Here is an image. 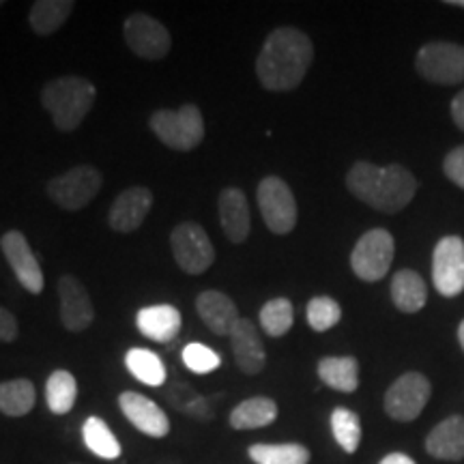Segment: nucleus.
<instances>
[{
	"label": "nucleus",
	"instance_id": "f257e3e1",
	"mask_svg": "<svg viewBox=\"0 0 464 464\" xmlns=\"http://www.w3.org/2000/svg\"><path fill=\"white\" fill-rule=\"evenodd\" d=\"M314 61V45L297 28L280 26L266 37L256 61L260 84L266 91H293Z\"/></svg>",
	"mask_w": 464,
	"mask_h": 464
},
{
	"label": "nucleus",
	"instance_id": "f03ea898",
	"mask_svg": "<svg viewBox=\"0 0 464 464\" xmlns=\"http://www.w3.org/2000/svg\"><path fill=\"white\" fill-rule=\"evenodd\" d=\"M346 188L376 211L396 213L413 200L417 181L400 164L374 166L370 161H357L346 174Z\"/></svg>",
	"mask_w": 464,
	"mask_h": 464
},
{
	"label": "nucleus",
	"instance_id": "7ed1b4c3",
	"mask_svg": "<svg viewBox=\"0 0 464 464\" xmlns=\"http://www.w3.org/2000/svg\"><path fill=\"white\" fill-rule=\"evenodd\" d=\"M97 91L86 78L80 75H65L56 78L44 86L42 103L48 110L56 130L73 131L91 112L95 103Z\"/></svg>",
	"mask_w": 464,
	"mask_h": 464
},
{
	"label": "nucleus",
	"instance_id": "20e7f679",
	"mask_svg": "<svg viewBox=\"0 0 464 464\" xmlns=\"http://www.w3.org/2000/svg\"><path fill=\"white\" fill-rule=\"evenodd\" d=\"M150 130L166 147L194 150L205 138V119L198 106L185 103L179 110H158L149 121Z\"/></svg>",
	"mask_w": 464,
	"mask_h": 464
},
{
	"label": "nucleus",
	"instance_id": "39448f33",
	"mask_svg": "<svg viewBox=\"0 0 464 464\" xmlns=\"http://www.w3.org/2000/svg\"><path fill=\"white\" fill-rule=\"evenodd\" d=\"M393 254H396V243L390 232L385 228L368 230L353 249L351 266L359 280L379 282L390 271Z\"/></svg>",
	"mask_w": 464,
	"mask_h": 464
},
{
	"label": "nucleus",
	"instance_id": "423d86ee",
	"mask_svg": "<svg viewBox=\"0 0 464 464\" xmlns=\"http://www.w3.org/2000/svg\"><path fill=\"white\" fill-rule=\"evenodd\" d=\"M103 174L95 166H75L48 183V196L65 211H80L102 189Z\"/></svg>",
	"mask_w": 464,
	"mask_h": 464
},
{
	"label": "nucleus",
	"instance_id": "0eeeda50",
	"mask_svg": "<svg viewBox=\"0 0 464 464\" xmlns=\"http://www.w3.org/2000/svg\"><path fill=\"white\" fill-rule=\"evenodd\" d=\"M170 246L177 265L185 274L200 276L216 263V247L207 230L194 222H183L172 230Z\"/></svg>",
	"mask_w": 464,
	"mask_h": 464
},
{
	"label": "nucleus",
	"instance_id": "6e6552de",
	"mask_svg": "<svg viewBox=\"0 0 464 464\" xmlns=\"http://www.w3.org/2000/svg\"><path fill=\"white\" fill-rule=\"evenodd\" d=\"M421 78L434 84H460L464 82V45L434 42L423 45L415 61Z\"/></svg>",
	"mask_w": 464,
	"mask_h": 464
},
{
	"label": "nucleus",
	"instance_id": "1a4fd4ad",
	"mask_svg": "<svg viewBox=\"0 0 464 464\" xmlns=\"http://www.w3.org/2000/svg\"><path fill=\"white\" fill-rule=\"evenodd\" d=\"M258 208L266 228L276 235H288L297 226V202L286 181L265 177L258 185Z\"/></svg>",
	"mask_w": 464,
	"mask_h": 464
},
{
	"label": "nucleus",
	"instance_id": "9d476101",
	"mask_svg": "<svg viewBox=\"0 0 464 464\" xmlns=\"http://www.w3.org/2000/svg\"><path fill=\"white\" fill-rule=\"evenodd\" d=\"M430 382L420 372H406L385 393V413L396 421H413L430 400Z\"/></svg>",
	"mask_w": 464,
	"mask_h": 464
},
{
	"label": "nucleus",
	"instance_id": "9b49d317",
	"mask_svg": "<svg viewBox=\"0 0 464 464\" xmlns=\"http://www.w3.org/2000/svg\"><path fill=\"white\" fill-rule=\"evenodd\" d=\"M125 42L144 61H161L172 48V37L161 22L147 14H133L125 20Z\"/></svg>",
	"mask_w": 464,
	"mask_h": 464
},
{
	"label": "nucleus",
	"instance_id": "f8f14e48",
	"mask_svg": "<svg viewBox=\"0 0 464 464\" xmlns=\"http://www.w3.org/2000/svg\"><path fill=\"white\" fill-rule=\"evenodd\" d=\"M432 280L443 297H456L464 290V241L460 237H445L437 243Z\"/></svg>",
	"mask_w": 464,
	"mask_h": 464
},
{
	"label": "nucleus",
	"instance_id": "ddd939ff",
	"mask_svg": "<svg viewBox=\"0 0 464 464\" xmlns=\"http://www.w3.org/2000/svg\"><path fill=\"white\" fill-rule=\"evenodd\" d=\"M0 249H3L5 258L14 269L17 282L24 286L28 293L39 295L44 290V271L39 265L37 256L33 254L31 246H28L26 237L20 230L5 232L0 239Z\"/></svg>",
	"mask_w": 464,
	"mask_h": 464
},
{
	"label": "nucleus",
	"instance_id": "4468645a",
	"mask_svg": "<svg viewBox=\"0 0 464 464\" xmlns=\"http://www.w3.org/2000/svg\"><path fill=\"white\" fill-rule=\"evenodd\" d=\"M58 299H61V321L65 329L78 334L91 327L92 318H95V307L78 277L63 276L58 280Z\"/></svg>",
	"mask_w": 464,
	"mask_h": 464
},
{
	"label": "nucleus",
	"instance_id": "2eb2a0df",
	"mask_svg": "<svg viewBox=\"0 0 464 464\" xmlns=\"http://www.w3.org/2000/svg\"><path fill=\"white\" fill-rule=\"evenodd\" d=\"M119 406L123 415L138 430L153 439H164L170 432V420L153 400L136 392H123L119 396Z\"/></svg>",
	"mask_w": 464,
	"mask_h": 464
},
{
	"label": "nucleus",
	"instance_id": "dca6fc26",
	"mask_svg": "<svg viewBox=\"0 0 464 464\" xmlns=\"http://www.w3.org/2000/svg\"><path fill=\"white\" fill-rule=\"evenodd\" d=\"M153 207V194L147 188H130L116 196L108 211V224L116 232H133L147 219Z\"/></svg>",
	"mask_w": 464,
	"mask_h": 464
},
{
	"label": "nucleus",
	"instance_id": "f3484780",
	"mask_svg": "<svg viewBox=\"0 0 464 464\" xmlns=\"http://www.w3.org/2000/svg\"><path fill=\"white\" fill-rule=\"evenodd\" d=\"M230 346L241 372H246L249 376L263 372L266 363L265 344L263 340H260L256 324L249 321V318H241V321L237 323V327L232 329Z\"/></svg>",
	"mask_w": 464,
	"mask_h": 464
},
{
	"label": "nucleus",
	"instance_id": "a211bd4d",
	"mask_svg": "<svg viewBox=\"0 0 464 464\" xmlns=\"http://www.w3.org/2000/svg\"><path fill=\"white\" fill-rule=\"evenodd\" d=\"M196 310H198L202 323L216 335H230L237 323L241 321L235 301L219 290L200 293L196 299Z\"/></svg>",
	"mask_w": 464,
	"mask_h": 464
},
{
	"label": "nucleus",
	"instance_id": "6ab92c4d",
	"mask_svg": "<svg viewBox=\"0 0 464 464\" xmlns=\"http://www.w3.org/2000/svg\"><path fill=\"white\" fill-rule=\"evenodd\" d=\"M219 222L230 243H243L247 239L252 219L246 194L239 188H226L219 194Z\"/></svg>",
	"mask_w": 464,
	"mask_h": 464
},
{
	"label": "nucleus",
	"instance_id": "aec40b11",
	"mask_svg": "<svg viewBox=\"0 0 464 464\" xmlns=\"http://www.w3.org/2000/svg\"><path fill=\"white\" fill-rule=\"evenodd\" d=\"M181 312L168 304L142 307L136 316L138 332L144 338L160 342V344H166V342H172L177 338L179 332H181Z\"/></svg>",
	"mask_w": 464,
	"mask_h": 464
},
{
	"label": "nucleus",
	"instance_id": "412c9836",
	"mask_svg": "<svg viewBox=\"0 0 464 464\" xmlns=\"http://www.w3.org/2000/svg\"><path fill=\"white\" fill-rule=\"evenodd\" d=\"M426 450L432 458L439 460L458 462L464 458V417L454 415L440 421L434 430L428 434Z\"/></svg>",
	"mask_w": 464,
	"mask_h": 464
},
{
	"label": "nucleus",
	"instance_id": "4be33fe9",
	"mask_svg": "<svg viewBox=\"0 0 464 464\" xmlns=\"http://www.w3.org/2000/svg\"><path fill=\"white\" fill-rule=\"evenodd\" d=\"M277 420V404L276 400L256 396L243 400L230 411V426L235 430H256L265 428Z\"/></svg>",
	"mask_w": 464,
	"mask_h": 464
},
{
	"label": "nucleus",
	"instance_id": "5701e85b",
	"mask_svg": "<svg viewBox=\"0 0 464 464\" xmlns=\"http://www.w3.org/2000/svg\"><path fill=\"white\" fill-rule=\"evenodd\" d=\"M392 299L398 310L406 312V314L420 312L421 307L426 305V299H428L426 284H423L421 276L411 269L398 271L392 282Z\"/></svg>",
	"mask_w": 464,
	"mask_h": 464
},
{
	"label": "nucleus",
	"instance_id": "b1692460",
	"mask_svg": "<svg viewBox=\"0 0 464 464\" xmlns=\"http://www.w3.org/2000/svg\"><path fill=\"white\" fill-rule=\"evenodd\" d=\"M318 376L332 390L353 393L359 387V363L355 357H324L318 362Z\"/></svg>",
	"mask_w": 464,
	"mask_h": 464
},
{
	"label": "nucleus",
	"instance_id": "393cba45",
	"mask_svg": "<svg viewBox=\"0 0 464 464\" xmlns=\"http://www.w3.org/2000/svg\"><path fill=\"white\" fill-rule=\"evenodd\" d=\"M73 9V0H37V3H33L28 22H31L34 33L48 37V34L56 33L58 28L65 24Z\"/></svg>",
	"mask_w": 464,
	"mask_h": 464
},
{
	"label": "nucleus",
	"instance_id": "a878e982",
	"mask_svg": "<svg viewBox=\"0 0 464 464\" xmlns=\"http://www.w3.org/2000/svg\"><path fill=\"white\" fill-rule=\"evenodd\" d=\"M125 365L133 379L149 387H161L168 379L166 363L161 362L158 353L149 351V348H130L125 355Z\"/></svg>",
	"mask_w": 464,
	"mask_h": 464
},
{
	"label": "nucleus",
	"instance_id": "bb28decb",
	"mask_svg": "<svg viewBox=\"0 0 464 464\" xmlns=\"http://www.w3.org/2000/svg\"><path fill=\"white\" fill-rule=\"evenodd\" d=\"M213 400L207 398L194 390V387L188 385V382H174V385L168 390V402H170L174 409L181 411L191 420L198 421H211L213 415H216V409H213Z\"/></svg>",
	"mask_w": 464,
	"mask_h": 464
},
{
	"label": "nucleus",
	"instance_id": "cd10ccee",
	"mask_svg": "<svg viewBox=\"0 0 464 464\" xmlns=\"http://www.w3.org/2000/svg\"><path fill=\"white\" fill-rule=\"evenodd\" d=\"M37 392L28 379L0 382V413L9 417H24L34 409Z\"/></svg>",
	"mask_w": 464,
	"mask_h": 464
},
{
	"label": "nucleus",
	"instance_id": "c85d7f7f",
	"mask_svg": "<svg viewBox=\"0 0 464 464\" xmlns=\"http://www.w3.org/2000/svg\"><path fill=\"white\" fill-rule=\"evenodd\" d=\"M75 396H78V382L75 376L67 370H54L45 382V400L54 415H67L73 409Z\"/></svg>",
	"mask_w": 464,
	"mask_h": 464
},
{
	"label": "nucleus",
	"instance_id": "c756f323",
	"mask_svg": "<svg viewBox=\"0 0 464 464\" xmlns=\"http://www.w3.org/2000/svg\"><path fill=\"white\" fill-rule=\"evenodd\" d=\"M249 458L256 464H307L310 462V450L299 443L269 445L258 443L247 450Z\"/></svg>",
	"mask_w": 464,
	"mask_h": 464
},
{
	"label": "nucleus",
	"instance_id": "7c9ffc66",
	"mask_svg": "<svg viewBox=\"0 0 464 464\" xmlns=\"http://www.w3.org/2000/svg\"><path fill=\"white\" fill-rule=\"evenodd\" d=\"M82 437L86 448H89L92 454L103 458V460H116L121 456V443L119 439L114 437L112 430L108 428V423L100 420V417H89L84 421Z\"/></svg>",
	"mask_w": 464,
	"mask_h": 464
},
{
	"label": "nucleus",
	"instance_id": "2f4dec72",
	"mask_svg": "<svg viewBox=\"0 0 464 464\" xmlns=\"http://www.w3.org/2000/svg\"><path fill=\"white\" fill-rule=\"evenodd\" d=\"M293 304L284 297L266 301L263 310H260V327H263V332L266 335H271V338H282V335H286L290 332V327H293Z\"/></svg>",
	"mask_w": 464,
	"mask_h": 464
},
{
	"label": "nucleus",
	"instance_id": "473e14b6",
	"mask_svg": "<svg viewBox=\"0 0 464 464\" xmlns=\"http://www.w3.org/2000/svg\"><path fill=\"white\" fill-rule=\"evenodd\" d=\"M332 432L346 454H355L359 443H362V421H359L357 413L338 406L332 413Z\"/></svg>",
	"mask_w": 464,
	"mask_h": 464
},
{
	"label": "nucleus",
	"instance_id": "72a5a7b5",
	"mask_svg": "<svg viewBox=\"0 0 464 464\" xmlns=\"http://www.w3.org/2000/svg\"><path fill=\"white\" fill-rule=\"evenodd\" d=\"M307 323L314 332H329L342 318V307L332 297H314L307 304Z\"/></svg>",
	"mask_w": 464,
	"mask_h": 464
},
{
	"label": "nucleus",
	"instance_id": "f704fd0d",
	"mask_svg": "<svg viewBox=\"0 0 464 464\" xmlns=\"http://www.w3.org/2000/svg\"><path fill=\"white\" fill-rule=\"evenodd\" d=\"M181 359L185 368L194 374H208L222 365V357L213 348L200 344V342H191V344L185 346Z\"/></svg>",
	"mask_w": 464,
	"mask_h": 464
},
{
	"label": "nucleus",
	"instance_id": "c9c22d12",
	"mask_svg": "<svg viewBox=\"0 0 464 464\" xmlns=\"http://www.w3.org/2000/svg\"><path fill=\"white\" fill-rule=\"evenodd\" d=\"M443 170L458 188L464 189V147H458L443 161Z\"/></svg>",
	"mask_w": 464,
	"mask_h": 464
},
{
	"label": "nucleus",
	"instance_id": "e433bc0d",
	"mask_svg": "<svg viewBox=\"0 0 464 464\" xmlns=\"http://www.w3.org/2000/svg\"><path fill=\"white\" fill-rule=\"evenodd\" d=\"M20 335L15 316L0 305V342H15Z\"/></svg>",
	"mask_w": 464,
	"mask_h": 464
},
{
	"label": "nucleus",
	"instance_id": "4c0bfd02",
	"mask_svg": "<svg viewBox=\"0 0 464 464\" xmlns=\"http://www.w3.org/2000/svg\"><path fill=\"white\" fill-rule=\"evenodd\" d=\"M451 116H454V123L464 131V91L458 92L451 102Z\"/></svg>",
	"mask_w": 464,
	"mask_h": 464
},
{
	"label": "nucleus",
	"instance_id": "58836bf2",
	"mask_svg": "<svg viewBox=\"0 0 464 464\" xmlns=\"http://www.w3.org/2000/svg\"><path fill=\"white\" fill-rule=\"evenodd\" d=\"M379 464H415V460H411L406 454H390L382 458Z\"/></svg>",
	"mask_w": 464,
	"mask_h": 464
},
{
	"label": "nucleus",
	"instance_id": "ea45409f",
	"mask_svg": "<svg viewBox=\"0 0 464 464\" xmlns=\"http://www.w3.org/2000/svg\"><path fill=\"white\" fill-rule=\"evenodd\" d=\"M458 340H460V346L464 348V321L460 323V327H458Z\"/></svg>",
	"mask_w": 464,
	"mask_h": 464
},
{
	"label": "nucleus",
	"instance_id": "a19ab883",
	"mask_svg": "<svg viewBox=\"0 0 464 464\" xmlns=\"http://www.w3.org/2000/svg\"><path fill=\"white\" fill-rule=\"evenodd\" d=\"M448 5H454V7H462L464 9V0H450Z\"/></svg>",
	"mask_w": 464,
	"mask_h": 464
},
{
	"label": "nucleus",
	"instance_id": "79ce46f5",
	"mask_svg": "<svg viewBox=\"0 0 464 464\" xmlns=\"http://www.w3.org/2000/svg\"><path fill=\"white\" fill-rule=\"evenodd\" d=\"M3 5H5V3H3V0H0V7H3Z\"/></svg>",
	"mask_w": 464,
	"mask_h": 464
}]
</instances>
